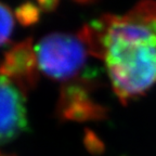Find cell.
I'll list each match as a JSON object with an SVG mask.
<instances>
[{
	"instance_id": "1",
	"label": "cell",
	"mask_w": 156,
	"mask_h": 156,
	"mask_svg": "<svg viewBox=\"0 0 156 156\" xmlns=\"http://www.w3.org/2000/svg\"><path fill=\"white\" fill-rule=\"evenodd\" d=\"M90 55L104 63L120 103L156 86V1L138 2L124 14H104L78 33Z\"/></svg>"
},
{
	"instance_id": "2",
	"label": "cell",
	"mask_w": 156,
	"mask_h": 156,
	"mask_svg": "<svg viewBox=\"0 0 156 156\" xmlns=\"http://www.w3.org/2000/svg\"><path fill=\"white\" fill-rule=\"evenodd\" d=\"M35 53L39 69L44 75L66 83L78 79L90 55L78 34L65 33L44 36L35 46Z\"/></svg>"
},
{
	"instance_id": "3",
	"label": "cell",
	"mask_w": 156,
	"mask_h": 156,
	"mask_svg": "<svg viewBox=\"0 0 156 156\" xmlns=\"http://www.w3.org/2000/svg\"><path fill=\"white\" fill-rule=\"evenodd\" d=\"M94 83L90 79H75L66 83L61 89L58 102L60 118L72 122H94L104 119L107 110L91 95Z\"/></svg>"
},
{
	"instance_id": "4",
	"label": "cell",
	"mask_w": 156,
	"mask_h": 156,
	"mask_svg": "<svg viewBox=\"0 0 156 156\" xmlns=\"http://www.w3.org/2000/svg\"><path fill=\"white\" fill-rule=\"evenodd\" d=\"M24 93L0 75V145L16 139L27 127Z\"/></svg>"
},
{
	"instance_id": "5",
	"label": "cell",
	"mask_w": 156,
	"mask_h": 156,
	"mask_svg": "<svg viewBox=\"0 0 156 156\" xmlns=\"http://www.w3.org/2000/svg\"><path fill=\"white\" fill-rule=\"evenodd\" d=\"M38 71L35 47L29 39L13 46L0 62V75L14 83L24 94L36 86Z\"/></svg>"
},
{
	"instance_id": "6",
	"label": "cell",
	"mask_w": 156,
	"mask_h": 156,
	"mask_svg": "<svg viewBox=\"0 0 156 156\" xmlns=\"http://www.w3.org/2000/svg\"><path fill=\"white\" fill-rule=\"evenodd\" d=\"M14 28V16L8 5L0 2V46L7 44Z\"/></svg>"
},
{
	"instance_id": "7",
	"label": "cell",
	"mask_w": 156,
	"mask_h": 156,
	"mask_svg": "<svg viewBox=\"0 0 156 156\" xmlns=\"http://www.w3.org/2000/svg\"><path fill=\"white\" fill-rule=\"evenodd\" d=\"M41 10L38 5L34 3H24L16 10V17L22 25H32L39 19V13Z\"/></svg>"
},
{
	"instance_id": "8",
	"label": "cell",
	"mask_w": 156,
	"mask_h": 156,
	"mask_svg": "<svg viewBox=\"0 0 156 156\" xmlns=\"http://www.w3.org/2000/svg\"><path fill=\"white\" fill-rule=\"evenodd\" d=\"M37 5L41 11H51L58 5V2H55V1H44V2H38Z\"/></svg>"
}]
</instances>
